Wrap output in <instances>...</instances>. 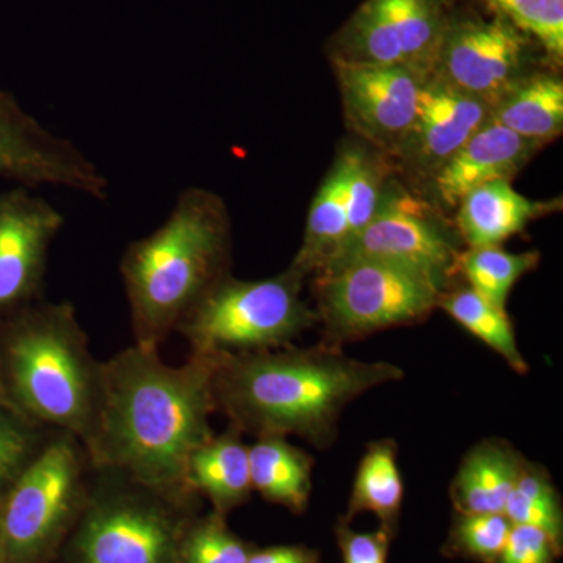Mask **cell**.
Returning a JSON list of instances; mask_svg holds the SVG:
<instances>
[{
    "mask_svg": "<svg viewBox=\"0 0 563 563\" xmlns=\"http://www.w3.org/2000/svg\"><path fill=\"white\" fill-rule=\"evenodd\" d=\"M54 432L22 417L0 395V492L31 465Z\"/></svg>",
    "mask_w": 563,
    "mask_h": 563,
    "instance_id": "cell-28",
    "label": "cell"
},
{
    "mask_svg": "<svg viewBox=\"0 0 563 563\" xmlns=\"http://www.w3.org/2000/svg\"><path fill=\"white\" fill-rule=\"evenodd\" d=\"M63 225L62 211L33 188L0 192V320L43 299L51 247Z\"/></svg>",
    "mask_w": 563,
    "mask_h": 563,
    "instance_id": "cell-11",
    "label": "cell"
},
{
    "mask_svg": "<svg viewBox=\"0 0 563 563\" xmlns=\"http://www.w3.org/2000/svg\"><path fill=\"white\" fill-rule=\"evenodd\" d=\"M453 243L433 222L407 207L388 206L377 210L368 225L352 236L321 269L352 261H373L404 266L446 282L455 272Z\"/></svg>",
    "mask_w": 563,
    "mask_h": 563,
    "instance_id": "cell-14",
    "label": "cell"
},
{
    "mask_svg": "<svg viewBox=\"0 0 563 563\" xmlns=\"http://www.w3.org/2000/svg\"><path fill=\"white\" fill-rule=\"evenodd\" d=\"M231 224L224 203L185 188L168 218L125 247L120 263L133 344L161 350L199 299L229 274Z\"/></svg>",
    "mask_w": 563,
    "mask_h": 563,
    "instance_id": "cell-3",
    "label": "cell"
},
{
    "mask_svg": "<svg viewBox=\"0 0 563 563\" xmlns=\"http://www.w3.org/2000/svg\"><path fill=\"white\" fill-rule=\"evenodd\" d=\"M92 473L87 446L55 431L3 492L0 563H51L81 512Z\"/></svg>",
    "mask_w": 563,
    "mask_h": 563,
    "instance_id": "cell-7",
    "label": "cell"
},
{
    "mask_svg": "<svg viewBox=\"0 0 563 563\" xmlns=\"http://www.w3.org/2000/svg\"><path fill=\"white\" fill-rule=\"evenodd\" d=\"M510 529L512 523L504 514H457L446 551L473 561L496 563Z\"/></svg>",
    "mask_w": 563,
    "mask_h": 563,
    "instance_id": "cell-30",
    "label": "cell"
},
{
    "mask_svg": "<svg viewBox=\"0 0 563 563\" xmlns=\"http://www.w3.org/2000/svg\"><path fill=\"white\" fill-rule=\"evenodd\" d=\"M540 262L539 252L514 254L499 246L470 247L457 254L455 272L468 282V288L495 306L506 309L507 299L518 280Z\"/></svg>",
    "mask_w": 563,
    "mask_h": 563,
    "instance_id": "cell-25",
    "label": "cell"
},
{
    "mask_svg": "<svg viewBox=\"0 0 563 563\" xmlns=\"http://www.w3.org/2000/svg\"><path fill=\"white\" fill-rule=\"evenodd\" d=\"M0 179L13 185L54 187L109 198L102 169L73 141L49 131L24 109L13 92L0 88Z\"/></svg>",
    "mask_w": 563,
    "mask_h": 563,
    "instance_id": "cell-9",
    "label": "cell"
},
{
    "mask_svg": "<svg viewBox=\"0 0 563 563\" xmlns=\"http://www.w3.org/2000/svg\"><path fill=\"white\" fill-rule=\"evenodd\" d=\"M313 457L287 437H257L250 446L252 490L292 514L306 512L312 495Z\"/></svg>",
    "mask_w": 563,
    "mask_h": 563,
    "instance_id": "cell-20",
    "label": "cell"
},
{
    "mask_svg": "<svg viewBox=\"0 0 563 563\" xmlns=\"http://www.w3.org/2000/svg\"><path fill=\"white\" fill-rule=\"evenodd\" d=\"M393 536L383 526L373 532H355L343 520L336 528L343 563H387Z\"/></svg>",
    "mask_w": 563,
    "mask_h": 563,
    "instance_id": "cell-33",
    "label": "cell"
},
{
    "mask_svg": "<svg viewBox=\"0 0 563 563\" xmlns=\"http://www.w3.org/2000/svg\"><path fill=\"white\" fill-rule=\"evenodd\" d=\"M439 307L450 314L465 331L487 344L492 351L501 355L514 372H529L523 352L518 347L514 324L503 307L495 306L472 288H463L442 295Z\"/></svg>",
    "mask_w": 563,
    "mask_h": 563,
    "instance_id": "cell-24",
    "label": "cell"
},
{
    "mask_svg": "<svg viewBox=\"0 0 563 563\" xmlns=\"http://www.w3.org/2000/svg\"><path fill=\"white\" fill-rule=\"evenodd\" d=\"M457 225L470 247L499 246L543 213V203L515 191L509 180H493L462 199Z\"/></svg>",
    "mask_w": 563,
    "mask_h": 563,
    "instance_id": "cell-19",
    "label": "cell"
},
{
    "mask_svg": "<svg viewBox=\"0 0 563 563\" xmlns=\"http://www.w3.org/2000/svg\"><path fill=\"white\" fill-rule=\"evenodd\" d=\"M525 35L533 36L561 60L563 55V0H484Z\"/></svg>",
    "mask_w": 563,
    "mask_h": 563,
    "instance_id": "cell-29",
    "label": "cell"
},
{
    "mask_svg": "<svg viewBox=\"0 0 563 563\" xmlns=\"http://www.w3.org/2000/svg\"><path fill=\"white\" fill-rule=\"evenodd\" d=\"M490 111L487 103L431 76L422 87L412 132L401 150H410L420 165L435 173L490 120Z\"/></svg>",
    "mask_w": 563,
    "mask_h": 563,
    "instance_id": "cell-15",
    "label": "cell"
},
{
    "mask_svg": "<svg viewBox=\"0 0 563 563\" xmlns=\"http://www.w3.org/2000/svg\"><path fill=\"white\" fill-rule=\"evenodd\" d=\"M302 280L291 268L262 280H240L228 274L181 318L176 333L184 336L190 354H244L288 346L318 320L301 298Z\"/></svg>",
    "mask_w": 563,
    "mask_h": 563,
    "instance_id": "cell-6",
    "label": "cell"
},
{
    "mask_svg": "<svg viewBox=\"0 0 563 563\" xmlns=\"http://www.w3.org/2000/svg\"><path fill=\"white\" fill-rule=\"evenodd\" d=\"M444 285L428 274L373 261L322 269L317 288L328 346L421 321L439 307Z\"/></svg>",
    "mask_w": 563,
    "mask_h": 563,
    "instance_id": "cell-8",
    "label": "cell"
},
{
    "mask_svg": "<svg viewBox=\"0 0 563 563\" xmlns=\"http://www.w3.org/2000/svg\"><path fill=\"white\" fill-rule=\"evenodd\" d=\"M504 515L512 525L532 526V528L540 529L550 537L559 553H562L561 496L543 465L525 462L523 470L507 499Z\"/></svg>",
    "mask_w": 563,
    "mask_h": 563,
    "instance_id": "cell-26",
    "label": "cell"
},
{
    "mask_svg": "<svg viewBox=\"0 0 563 563\" xmlns=\"http://www.w3.org/2000/svg\"><path fill=\"white\" fill-rule=\"evenodd\" d=\"M526 459L499 439L474 444L462 459L450 495L457 514H504Z\"/></svg>",
    "mask_w": 563,
    "mask_h": 563,
    "instance_id": "cell-18",
    "label": "cell"
},
{
    "mask_svg": "<svg viewBox=\"0 0 563 563\" xmlns=\"http://www.w3.org/2000/svg\"><path fill=\"white\" fill-rule=\"evenodd\" d=\"M346 157V201L350 236L357 235L379 210V176L365 155L357 151L344 152ZM346 240V242H347Z\"/></svg>",
    "mask_w": 563,
    "mask_h": 563,
    "instance_id": "cell-31",
    "label": "cell"
},
{
    "mask_svg": "<svg viewBox=\"0 0 563 563\" xmlns=\"http://www.w3.org/2000/svg\"><path fill=\"white\" fill-rule=\"evenodd\" d=\"M561 555L550 537L532 526L512 525L496 563H554Z\"/></svg>",
    "mask_w": 563,
    "mask_h": 563,
    "instance_id": "cell-32",
    "label": "cell"
},
{
    "mask_svg": "<svg viewBox=\"0 0 563 563\" xmlns=\"http://www.w3.org/2000/svg\"><path fill=\"white\" fill-rule=\"evenodd\" d=\"M213 357L214 413L255 439L298 435L320 450L336 439L340 417L354 399L404 379L393 363L357 361L324 343Z\"/></svg>",
    "mask_w": 563,
    "mask_h": 563,
    "instance_id": "cell-2",
    "label": "cell"
},
{
    "mask_svg": "<svg viewBox=\"0 0 563 563\" xmlns=\"http://www.w3.org/2000/svg\"><path fill=\"white\" fill-rule=\"evenodd\" d=\"M244 433L228 424L225 431L213 433L191 454L187 466V484L213 512L228 517L236 507L250 501L252 495L250 444Z\"/></svg>",
    "mask_w": 563,
    "mask_h": 563,
    "instance_id": "cell-17",
    "label": "cell"
},
{
    "mask_svg": "<svg viewBox=\"0 0 563 563\" xmlns=\"http://www.w3.org/2000/svg\"><path fill=\"white\" fill-rule=\"evenodd\" d=\"M247 563H320V553L302 544L254 548Z\"/></svg>",
    "mask_w": 563,
    "mask_h": 563,
    "instance_id": "cell-34",
    "label": "cell"
},
{
    "mask_svg": "<svg viewBox=\"0 0 563 563\" xmlns=\"http://www.w3.org/2000/svg\"><path fill=\"white\" fill-rule=\"evenodd\" d=\"M2 504H3V492H0V540H2Z\"/></svg>",
    "mask_w": 563,
    "mask_h": 563,
    "instance_id": "cell-35",
    "label": "cell"
},
{
    "mask_svg": "<svg viewBox=\"0 0 563 563\" xmlns=\"http://www.w3.org/2000/svg\"><path fill=\"white\" fill-rule=\"evenodd\" d=\"M0 395L29 421L91 443L103 362L92 355L73 303L41 299L0 320Z\"/></svg>",
    "mask_w": 563,
    "mask_h": 563,
    "instance_id": "cell-4",
    "label": "cell"
},
{
    "mask_svg": "<svg viewBox=\"0 0 563 563\" xmlns=\"http://www.w3.org/2000/svg\"><path fill=\"white\" fill-rule=\"evenodd\" d=\"M402 501L404 483L398 465V446L393 440H376L368 444L358 463L343 521L350 523L357 515L369 512L379 518L383 528L395 533Z\"/></svg>",
    "mask_w": 563,
    "mask_h": 563,
    "instance_id": "cell-23",
    "label": "cell"
},
{
    "mask_svg": "<svg viewBox=\"0 0 563 563\" xmlns=\"http://www.w3.org/2000/svg\"><path fill=\"white\" fill-rule=\"evenodd\" d=\"M537 147L540 146L488 120L433 173L435 190L443 202L459 206L481 185L512 179Z\"/></svg>",
    "mask_w": 563,
    "mask_h": 563,
    "instance_id": "cell-16",
    "label": "cell"
},
{
    "mask_svg": "<svg viewBox=\"0 0 563 563\" xmlns=\"http://www.w3.org/2000/svg\"><path fill=\"white\" fill-rule=\"evenodd\" d=\"M347 166L344 154L314 196L307 218L306 236L290 268L307 274L318 272L350 236L346 201Z\"/></svg>",
    "mask_w": 563,
    "mask_h": 563,
    "instance_id": "cell-22",
    "label": "cell"
},
{
    "mask_svg": "<svg viewBox=\"0 0 563 563\" xmlns=\"http://www.w3.org/2000/svg\"><path fill=\"white\" fill-rule=\"evenodd\" d=\"M525 60V33L503 16L450 21L432 77L492 109L526 77Z\"/></svg>",
    "mask_w": 563,
    "mask_h": 563,
    "instance_id": "cell-12",
    "label": "cell"
},
{
    "mask_svg": "<svg viewBox=\"0 0 563 563\" xmlns=\"http://www.w3.org/2000/svg\"><path fill=\"white\" fill-rule=\"evenodd\" d=\"M202 501L92 463L81 512L51 563H180L185 529Z\"/></svg>",
    "mask_w": 563,
    "mask_h": 563,
    "instance_id": "cell-5",
    "label": "cell"
},
{
    "mask_svg": "<svg viewBox=\"0 0 563 563\" xmlns=\"http://www.w3.org/2000/svg\"><path fill=\"white\" fill-rule=\"evenodd\" d=\"M490 120L537 146L563 129V84L547 74L526 76L492 107Z\"/></svg>",
    "mask_w": 563,
    "mask_h": 563,
    "instance_id": "cell-21",
    "label": "cell"
},
{
    "mask_svg": "<svg viewBox=\"0 0 563 563\" xmlns=\"http://www.w3.org/2000/svg\"><path fill=\"white\" fill-rule=\"evenodd\" d=\"M213 368V355L168 365L158 350L136 344L103 362L101 413L87 446L92 463L162 490H191L188 462L214 433Z\"/></svg>",
    "mask_w": 563,
    "mask_h": 563,
    "instance_id": "cell-1",
    "label": "cell"
},
{
    "mask_svg": "<svg viewBox=\"0 0 563 563\" xmlns=\"http://www.w3.org/2000/svg\"><path fill=\"white\" fill-rule=\"evenodd\" d=\"M448 25L443 0H366L344 29L343 55L336 58L432 76Z\"/></svg>",
    "mask_w": 563,
    "mask_h": 563,
    "instance_id": "cell-10",
    "label": "cell"
},
{
    "mask_svg": "<svg viewBox=\"0 0 563 563\" xmlns=\"http://www.w3.org/2000/svg\"><path fill=\"white\" fill-rule=\"evenodd\" d=\"M254 548L229 528L228 517L210 510L185 529L180 563H247Z\"/></svg>",
    "mask_w": 563,
    "mask_h": 563,
    "instance_id": "cell-27",
    "label": "cell"
},
{
    "mask_svg": "<svg viewBox=\"0 0 563 563\" xmlns=\"http://www.w3.org/2000/svg\"><path fill=\"white\" fill-rule=\"evenodd\" d=\"M344 114L355 132L385 150H401L412 132L429 74L398 65L335 58Z\"/></svg>",
    "mask_w": 563,
    "mask_h": 563,
    "instance_id": "cell-13",
    "label": "cell"
}]
</instances>
